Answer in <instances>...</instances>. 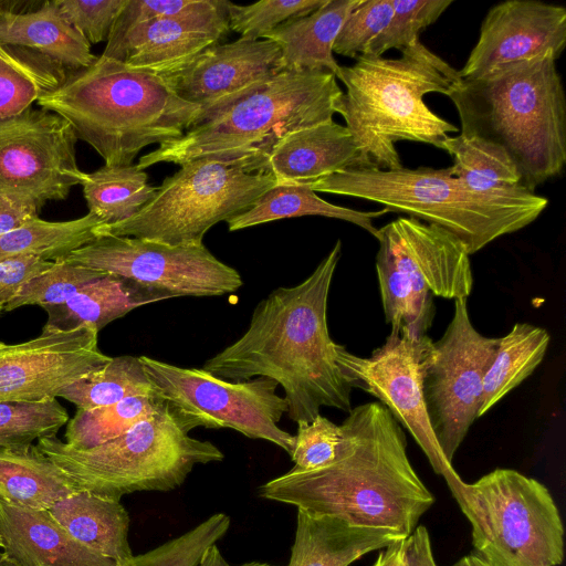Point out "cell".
<instances>
[{
    "instance_id": "f35d334b",
    "label": "cell",
    "mask_w": 566,
    "mask_h": 566,
    "mask_svg": "<svg viewBox=\"0 0 566 566\" xmlns=\"http://www.w3.org/2000/svg\"><path fill=\"white\" fill-rule=\"evenodd\" d=\"M230 517L216 513L185 534L140 555L130 566H198L205 552L228 532Z\"/></svg>"
},
{
    "instance_id": "4316f807",
    "label": "cell",
    "mask_w": 566,
    "mask_h": 566,
    "mask_svg": "<svg viewBox=\"0 0 566 566\" xmlns=\"http://www.w3.org/2000/svg\"><path fill=\"white\" fill-rule=\"evenodd\" d=\"M0 43L33 50L67 71L88 67L98 57L61 14L56 0L27 13L0 12Z\"/></svg>"
},
{
    "instance_id": "44dd1931",
    "label": "cell",
    "mask_w": 566,
    "mask_h": 566,
    "mask_svg": "<svg viewBox=\"0 0 566 566\" xmlns=\"http://www.w3.org/2000/svg\"><path fill=\"white\" fill-rule=\"evenodd\" d=\"M0 560L11 566H118L73 538L48 510L0 500Z\"/></svg>"
},
{
    "instance_id": "60d3db41",
    "label": "cell",
    "mask_w": 566,
    "mask_h": 566,
    "mask_svg": "<svg viewBox=\"0 0 566 566\" xmlns=\"http://www.w3.org/2000/svg\"><path fill=\"white\" fill-rule=\"evenodd\" d=\"M327 0H264L248 6L229 1V28L241 38L261 40L285 21L305 17Z\"/></svg>"
},
{
    "instance_id": "7dc6e473",
    "label": "cell",
    "mask_w": 566,
    "mask_h": 566,
    "mask_svg": "<svg viewBox=\"0 0 566 566\" xmlns=\"http://www.w3.org/2000/svg\"><path fill=\"white\" fill-rule=\"evenodd\" d=\"M403 563L405 566H438L426 526H417L407 537Z\"/></svg>"
},
{
    "instance_id": "8d00e7d4",
    "label": "cell",
    "mask_w": 566,
    "mask_h": 566,
    "mask_svg": "<svg viewBox=\"0 0 566 566\" xmlns=\"http://www.w3.org/2000/svg\"><path fill=\"white\" fill-rule=\"evenodd\" d=\"M69 420L66 409L56 398L38 402L1 401L0 448L28 446L54 437Z\"/></svg>"
},
{
    "instance_id": "603a6c76",
    "label": "cell",
    "mask_w": 566,
    "mask_h": 566,
    "mask_svg": "<svg viewBox=\"0 0 566 566\" xmlns=\"http://www.w3.org/2000/svg\"><path fill=\"white\" fill-rule=\"evenodd\" d=\"M48 511L77 542L118 566H130L129 515L119 499L77 491Z\"/></svg>"
},
{
    "instance_id": "74e56055",
    "label": "cell",
    "mask_w": 566,
    "mask_h": 566,
    "mask_svg": "<svg viewBox=\"0 0 566 566\" xmlns=\"http://www.w3.org/2000/svg\"><path fill=\"white\" fill-rule=\"evenodd\" d=\"M105 272L67 260L54 261L51 269L27 282L17 295L3 306L9 312L24 305L41 307L62 304L83 286L105 275Z\"/></svg>"
},
{
    "instance_id": "7a4b0ae2",
    "label": "cell",
    "mask_w": 566,
    "mask_h": 566,
    "mask_svg": "<svg viewBox=\"0 0 566 566\" xmlns=\"http://www.w3.org/2000/svg\"><path fill=\"white\" fill-rule=\"evenodd\" d=\"M340 255L337 240L300 284L276 287L262 298L242 336L206 360L202 369L232 381L273 379L284 390L287 417L296 423L312 421L323 407L348 413L353 387L337 364L339 344L327 325Z\"/></svg>"
},
{
    "instance_id": "8fae6325",
    "label": "cell",
    "mask_w": 566,
    "mask_h": 566,
    "mask_svg": "<svg viewBox=\"0 0 566 566\" xmlns=\"http://www.w3.org/2000/svg\"><path fill=\"white\" fill-rule=\"evenodd\" d=\"M276 185L271 174L197 159L164 179L154 198L132 218L102 224L99 235L133 237L171 245L201 244L214 224L248 210Z\"/></svg>"
},
{
    "instance_id": "d6a6232c",
    "label": "cell",
    "mask_w": 566,
    "mask_h": 566,
    "mask_svg": "<svg viewBox=\"0 0 566 566\" xmlns=\"http://www.w3.org/2000/svg\"><path fill=\"white\" fill-rule=\"evenodd\" d=\"M102 224L91 212L69 221L35 217L0 235V261L18 255H35L48 261L63 259L96 239Z\"/></svg>"
},
{
    "instance_id": "f546056e",
    "label": "cell",
    "mask_w": 566,
    "mask_h": 566,
    "mask_svg": "<svg viewBox=\"0 0 566 566\" xmlns=\"http://www.w3.org/2000/svg\"><path fill=\"white\" fill-rule=\"evenodd\" d=\"M549 339L545 328L528 323L514 324L499 338L484 376L479 418L533 374L545 357Z\"/></svg>"
},
{
    "instance_id": "ab89813d",
    "label": "cell",
    "mask_w": 566,
    "mask_h": 566,
    "mask_svg": "<svg viewBox=\"0 0 566 566\" xmlns=\"http://www.w3.org/2000/svg\"><path fill=\"white\" fill-rule=\"evenodd\" d=\"M452 0H392L394 13L365 54L382 56L390 49H403L419 41V34L452 4Z\"/></svg>"
},
{
    "instance_id": "7c38bea8",
    "label": "cell",
    "mask_w": 566,
    "mask_h": 566,
    "mask_svg": "<svg viewBox=\"0 0 566 566\" xmlns=\"http://www.w3.org/2000/svg\"><path fill=\"white\" fill-rule=\"evenodd\" d=\"M139 359L153 392L187 433L198 427L232 429L291 454L294 436L279 427L287 403L277 395L279 385L273 379L232 381L202 368L180 367L148 356Z\"/></svg>"
},
{
    "instance_id": "ee69618b",
    "label": "cell",
    "mask_w": 566,
    "mask_h": 566,
    "mask_svg": "<svg viewBox=\"0 0 566 566\" xmlns=\"http://www.w3.org/2000/svg\"><path fill=\"white\" fill-rule=\"evenodd\" d=\"M126 3L127 0H56L64 19L90 44L107 42L113 25Z\"/></svg>"
},
{
    "instance_id": "277c9868",
    "label": "cell",
    "mask_w": 566,
    "mask_h": 566,
    "mask_svg": "<svg viewBox=\"0 0 566 566\" xmlns=\"http://www.w3.org/2000/svg\"><path fill=\"white\" fill-rule=\"evenodd\" d=\"M552 53L496 66L483 76L460 78L449 94L461 133L500 146L530 191L566 164V99Z\"/></svg>"
},
{
    "instance_id": "f5cc1de1",
    "label": "cell",
    "mask_w": 566,
    "mask_h": 566,
    "mask_svg": "<svg viewBox=\"0 0 566 566\" xmlns=\"http://www.w3.org/2000/svg\"><path fill=\"white\" fill-rule=\"evenodd\" d=\"M2 547V541L0 539V548Z\"/></svg>"
},
{
    "instance_id": "d6986e66",
    "label": "cell",
    "mask_w": 566,
    "mask_h": 566,
    "mask_svg": "<svg viewBox=\"0 0 566 566\" xmlns=\"http://www.w3.org/2000/svg\"><path fill=\"white\" fill-rule=\"evenodd\" d=\"M565 44V7L535 0L504 1L489 10L459 74L463 80L476 78L502 64L544 53L558 59Z\"/></svg>"
},
{
    "instance_id": "ffe728a7",
    "label": "cell",
    "mask_w": 566,
    "mask_h": 566,
    "mask_svg": "<svg viewBox=\"0 0 566 566\" xmlns=\"http://www.w3.org/2000/svg\"><path fill=\"white\" fill-rule=\"evenodd\" d=\"M281 72L276 43L239 38L207 48L182 69L160 77L181 99L205 108Z\"/></svg>"
},
{
    "instance_id": "7bdbcfd3",
    "label": "cell",
    "mask_w": 566,
    "mask_h": 566,
    "mask_svg": "<svg viewBox=\"0 0 566 566\" xmlns=\"http://www.w3.org/2000/svg\"><path fill=\"white\" fill-rule=\"evenodd\" d=\"M294 436L292 469L311 471L331 463L340 441V427L321 413L312 421H300Z\"/></svg>"
},
{
    "instance_id": "d4e9b609",
    "label": "cell",
    "mask_w": 566,
    "mask_h": 566,
    "mask_svg": "<svg viewBox=\"0 0 566 566\" xmlns=\"http://www.w3.org/2000/svg\"><path fill=\"white\" fill-rule=\"evenodd\" d=\"M169 298L163 292L119 275L106 273L77 291L62 304L44 306V329L73 331L91 327L99 332L130 311Z\"/></svg>"
},
{
    "instance_id": "83f0119b",
    "label": "cell",
    "mask_w": 566,
    "mask_h": 566,
    "mask_svg": "<svg viewBox=\"0 0 566 566\" xmlns=\"http://www.w3.org/2000/svg\"><path fill=\"white\" fill-rule=\"evenodd\" d=\"M80 491L36 444L0 448V500L33 510H49Z\"/></svg>"
},
{
    "instance_id": "f907efd6",
    "label": "cell",
    "mask_w": 566,
    "mask_h": 566,
    "mask_svg": "<svg viewBox=\"0 0 566 566\" xmlns=\"http://www.w3.org/2000/svg\"><path fill=\"white\" fill-rule=\"evenodd\" d=\"M452 566H489L482 558L476 554H469L463 556Z\"/></svg>"
},
{
    "instance_id": "bcb514c9",
    "label": "cell",
    "mask_w": 566,
    "mask_h": 566,
    "mask_svg": "<svg viewBox=\"0 0 566 566\" xmlns=\"http://www.w3.org/2000/svg\"><path fill=\"white\" fill-rule=\"evenodd\" d=\"M40 210L0 190V235L39 217Z\"/></svg>"
},
{
    "instance_id": "5b68a950",
    "label": "cell",
    "mask_w": 566,
    "mask_h": 566,
    "mask_svg": "<svg viewBox=\"0 0 566 566\" xmlns=\"http://www.w3.org/2000/svg\"><path fill=\"white\" fill-rule=\"evenodd\" d=\"M36 104L66 119L105 166H129L145 147L181 137L201 111L160 76L103 55Z\"/></svg>"
},
{
    "instance_id": "836d02e7",
    "label": "cell",
    "mask_w": 566,
    "mask_h": 566,
    "mask_svg": "<svg viewBox=\"0 0 566 566\" xmlns=\"http://www.w3.org/2000/svg\"><path fill=\"white\" fill-rule=\"evenodd\" d=\"M453 157L452 176L468 188L484 193H507L525 189L509 155L497 145L458 135L441 145Z\"/></svg>"
},
{
    "instance_id": "8992f818",
    "label": "cell",
    "mask_w": 566,
    "mask_h": 566,
    "mask_svg": "<svg viewBox=\"0 0 566 566\" xmlns=\"http://www.w3.org/2000/svg\"><path fill=\"white\" fill-rule=\"evenodd\" d=\"M398 59L358 55L336 76L346 87L336 113L346 123L363 168L402 167L395 143L401 140L441 148L458 128L424 103L428 93L448 95L461 78L459 71L428 50L420 40Z\"/></svg>"
},
{
    "instance_id": "cb8c5ba5",
    "label": "cell",
    "mask_w": 566,
    "mask_h": 566,
    "mask_svg": "<svg viewBox=\"0 0 566 566\" xmlns=\"http://www.w3.org/2000/svg\"><path fill=\"white\" fill-rule=\"evenodd\" d=\"M399 538L403 537L297 510L295 536L286 566H349Z\"/></svg>"
},
{
    "instance_id": "f1b7e54d",
    "label": "cell",
    "mask_w": 566,
    "mask_h": 566,
    "mask_svg": "<svg viewBox=\"0 0 566 566\" xmlns=\"http://www.w3.org/2000/svg\"><path fill=\"white\" fill-rule=\"evenodd\" d=\"M388 212L386 208L359 211L335 206L319 198L303 184L291 182L276 184L260 196L248 210L230 218L227 223L230 231H237L285 218L322 216L354 223L376 237L377 228L373 220Z\"/></svg>"
},
{
    "instance_id": "3957f363",
    "label": "cell",
    "mask_w": 566,
    "mask_h": 566,
    "mask_svg": "<svg viewBox=\"0 0 566 566\" xmlns=\"http://www.w3.org/2000/svg\"><path fill=\"white\" fill-rule=\"evenodd\" d=\"M343 93L328 71H283L201 108L181 137L142 156L137 166L207 159L261 172L284 136L333 120Z\"/></svg>"
},
{
    "instance_id": "1f68e13d",
    "label": "cell",
    "mask_w": 566,
    "mask_h": 566,
    "mask_svg": "<svg viewBox=\"0 0 566 566\" xmlns=\"http://www.w3.org/2000/svg\"><path fill=\"white\" fill-rule=\"evenodd\" d=\"M88 212L104 224L132 218L155 196L158 187L148 184V175L137 165L103 166L83 172L81 182Z\"/></svg>"
},
{
    "instance_id": "e0dca14e",
    "label": "cell",
    "mask_w": 566,
    "mask_h": 566,
    "mask_svg": "<svg viewBox=\"0 0 566 566\" xmlns=\"http://www.w3.org/2000/svg\"><path fill=\"white\" fill-rule=\"evenodd\" d=\"M98 332L42 329L30 340L0 347V402L51 400L78 379L98 370L112 357L97 345Z\"/></svg>"
},
{
    "instance_id": "681fc988",
    "label": "cell",
    "mask_w": 566,
    "mask_h": 566,
    "mask_svg": "<svg viewBox=\"0 0 566 566\" xmlns=\"http://www.w3.org/2000/svg\"><path fill=\"white\" fill-rule=\"evenodd\" d=\"M198 566H233L230 565L224 557L222 556L221 552L219 551L217 544L210 546L205 554L201 557V560ZM234 566H272L266 563H260V562H250L241 565H234Z\"/></svg>"
},
{
    "instance_id": "52a82bcc",
    "label": "cell",
    "mask_w": 566,
    "mask_h": 566,
    "mask_svg": "<svg viewBox=\"0 0 566 566\" xmlns=\"http://www.w3.org/2000/svg\"><path fill=\"white\" fill-rule=\"evenodd\" d=\"M300 184L315 192L374 201L389 212L437 224L459 238L469 254L531 224L548 205L547 198L527 189L474 191L453 177L450 167L348 168Z\"/></svg>"
},
{
    "instance_id": "2e32d148",
    "label": "cell",
    "mask_w": 566,
    "mask_h": 566,
    "mask_svg": "<svg viewBox=\"0 0 566 566\" xmlns=\"http://www.w3.org/2000/svg\"><path fill=\"white\" fill-rule=\"evenodd\" d=\"M76 142L66 119L42 108L0 120V190L40 211L66 199L83 174Z\"/></svg>"
},
{
    "instance_id": "b9f144b4",
    "label": "cell",
    "mask_w": 566,
    "mask_h": 566,
    "mask_svg": "<svg viewBox=\"0 0 566 566\" xmlns=\"http://www.w3.org/2000/svg\"><path fill=\"white\" fill-rule=\"evenodd\" d=\"M392 0H361L345 19L333 45V53L356 59L389 23Z\"/></svg>"
},
{
    "instance_id": "7402d4cb",
    "label": "cell",
    "mask_w": 566,
    "mask_h": 566,
    "mask_svg": "<svg viewBox=\"0 0 566 566\" xmlns=\"http://www.w3.org/2000/svg\"><path fill=\"white\" fill-rule=\"evenodd\" d=\"M348 168H363L359 151L346 128L334 120L284 136L262 167L276 184L319 179Z\"/></svg>"
},
{
    "instance_id": "9c48e42d",
    "label": "cell",
    "mask_w": 566,
    "mask_h": 566,
    "mask_svg": "<svg viewBox=\"0 0 566 566\" xmlns=\"http://www.w3.org/2000/svg\"><path fill=\"white\" fill-rule=\"evenodd\" d=\"M376 273L391 333L421 337L434 317L433 296L468 298L473 287L470 254L453 233L411 217L377 229Z\"/></svg>"
},
{
    "instance_id": "9a60e30c",
    "label": "cell",
    "mask_w": 566,
    "mask_h": 566,
    "mask_svg": "<svg viewBox=\"0 0 566 566\" xmlns=\"http://www.w3.org/2000/svg\"><path fill=\"white\" fill-rule=\"evenodd\" d=\"M433 340L428 335L410 337L391 333L369 357L337 348V364L350 386L378 399L402 429L411 434L433 471L447 484L460 479L437 441L428 417L422 380Z\"/></svg>"
},
{
    "instance_id": "4fadbf2b",
    "label": "cell",
    "mask_w": 566,
    "mask_h": 566,
    "mask_svg": "<svg viewBox=\"0 0 566 566\" xmlns=\"http://www.w3.org/2000/svg\"><path fill=\"white\" fill-rule=\"evenodd\" d=\"M499 338L483 336L469 316L468 298L454 300L444 334L433 342L422 391L428 417L446 460L453 457L479 415L484 376Z\"/></svg>"
},
{
    "instance_id": "6da1fadb",
    "label": "cell",
    "mask_w": 566,
    "mask_h": 566,
    "mask_svg": "<svg viewBox=\"0 0 566 566\" xmlns=\"http://www.w3.org/2000/svg\"><path fill=\"white\" fill-rule=\"evenodd\" d=\"M339 427L331 463L291 469L262 484L260 496L407 538L434 496L410 463L402 427L378 401L352 408Z\"/></svg>"
},
{
    "instance_id": "ba28073f",
    "label": "cell",
    "mask_w": 566,
    "mask_h": 566,
    "mask_svg": "<svg viewBox=\"0 0 566 566\" xmlns=\"http://www.w3.org/2000/svg\"><path fill=\"white\" fill-rule=\"evenodd\" d=\"M36 447L80 491L119 499L138 491H171L193 468L222 461L212 442L184 431L160 402L159 408L123 434L90 449H75L56 436Z\"/></svg>"
},
{
    "instance_id": "ac0fdd59",
    "label": "cell",
    "mask_w": 566,
    "mask_h": 566,
    "mask_svg": "<svg viewBox=\"0 0 566 566\" xmlns=\"http://www.w3.org/2000/svg\"><path fill=\"white\" fill-rule=\"evenodd\" d=\"M228 0H201L191 11L113 28L103 56L168 75L182 69L229 32Z\"/></svg>"
},
{
    "instance_id": "c3c4849f",
    "label": "cell",
    "mask_w": 566,
    "mask_h": 566,
    "mask_svg": "<svg viewBox=\"0 0 566 566\" xmlns=\"http://www.w3.org/2000/svg\"><path fill=\"white\" fill-rule=\"evenodd\" d=\"M407 538H399L379 552L374 566H405Z\"/></svg>"
},
{
    "instance_id": "d590c367",
    "label": "cell",
    "mask_w": 566,
    "mask_h": 566,
    "mask_svg": "<svg viewBox=\"0 0 566 566\" xmlns=\"http://www.w3.org/2000/svg\"><path fill=\"white\" fill-rule=\"evenodd\" d=\"M159 406V399L150 392L135 395L108 406L76 410L67 421L65 442L81 450L99 446L150 417Z\"/></svg>"
},
{
    "instance_id": "4dcf8cb0",
    "label": "cell",
    "mask_w": 566,
    "mask_h": 566,
    "mask_svg": "<svg viewBox=\"0 0 566 566\" xmlns=\"http://www.w3.org/2000/svg\"><path fill=\"white\" fill-rule=\"evenodd\" d=\"M69 72L33 50L0 43V120L31 108Z\"/></svg>"
},
{
    "instance_id": "e575fe53",
    "label": "cell",
    "mask_w": 566,
    "mask_h": 566,
    "mask_svg": "<svg viewBox=\"0 0 566 566\" xmlns=\"http://www.w3.org/2000/svg\"><path fill=\"white\" fill-rule=\"evenodd\" d=\"M153 392L139 356H117L96 371L63 388L57 397L90 410L113 405L135 395Z\"/></svg>"
},
{
    "instance_id": "816d5d0a",
    "label": "cell",
    "mask_w": 566,
    "mask_h": 566,
    "mask_svg": "<svg viewBox=\"0 0 566 566\" xmlns=\"http://www.w3.org/2000/svg\"><path fill=\"white\" fill-rule=\"evenodd\" d=\"M0 566H11V565H9V564L3 563V562H1V560H0Z\"/></svg>"
},
{
    "instance_id": "30bf717a",
    "label": "cell",
    "mask_w": 566,
    "mask_h": 566,
    "mask_svg": "<svg viewBox=\"0 0 566 566\" xmlns=\"http://www.w3.org/2000/svg\"><path fill=\"white\" fill-rule=\"evenodd\" d=\"M471 524L472 545L489 566H558L564 526L556 503L539 481L513 469H495L473 483L448 484Z\"/></svg>"
},
{
    "instance_id": "5bb4252c",
    "label": "cell",
    "mask_w": 566,
    "mask_h": 566,
    "mask_svg": "<svg viewBox=\"0 0 566 566\" xmlns=\"http://www.w3.org/2000/svg\"><path fill=\"white\" fill-rule=\"evenodd\" d=\"M71 263L130 279L166 294L221 296L243 280L201 244L171 245L133 237L99 235L64 258Z\"/></svg>"
},
{
    "instance_id": "f6af8a7d",
    "label": "cell",
    "mask_w": 566,
    "mask_h": 566,
    "mask_svg": "<svg viewBox=\"0 0 566 566\" xmlns=\"http://www.w3.org/2000/svg\"><path fill=\"white\" fill-rule=\"evenodd\" d=\"M54 264L35 255H18L0 261V305L8 304L30 280Z\"/></svg>"
},
{
    "instance_id": "484cf974",
    "label": "cell",
    "mask_w": 566,
    "mask_h": 566,
    "mask_svg": "<svg viewBox=\"0 0 566 566\" xmlns=\"http://www.w3.org/2000/svg\"><path fill=\"white\" fill-rule=\"evenodd\" d=\"M361 0H327L316 11L283 22L263 39L281 50L283 71H328L337 76L333 56L335 39L350 11Z\"/></svg>"
}]
</instances>
